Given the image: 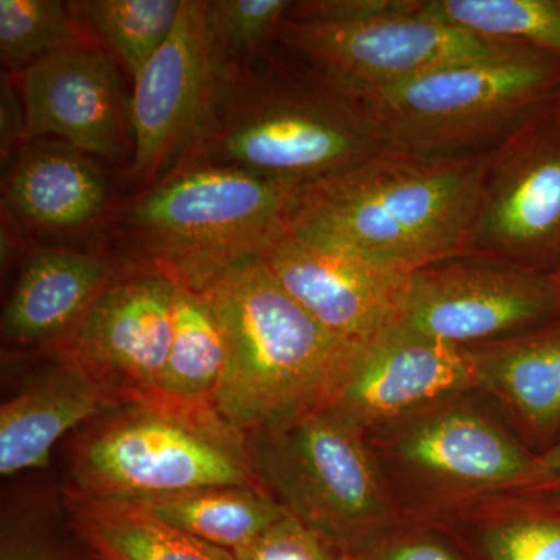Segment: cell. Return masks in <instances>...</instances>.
Masks as SVG:
<instances>
[{"mask_svg":"<svg viewBox=\"0 0 560 560\" xmlns=\"http://www.w3.org/2000/svg\"><path fill=\"white\" fill-rule=\"evenodd\" d=\"M485 154L429 160L383 150L305 184L285 232L405 275L456 259L474 217Z\"/></svg>","mask_w":560,"mask_h":560,"instance_id":"6da1fadb","label":"cell"},{"mask_svg":"<svg viewBox=\"0 0 560 560\" xmlns=\"http://www.w3.org/2000/svg\"><path fill=\"white\" fill-rule=\"evenodd\" d=\"M223 330L226 363L212 408L243 434L329 407L357 350L342 345L256 259L197 287Z\"/></svg>","mask_w":560,"mask_h":560,"instance_id":"7a4b0ae2","label":"cell"},{"mask_svg":"<svg viewBox=\"0 0 560 560\" xmlns=\"http://www.w3.org/2000/svg\"><path fill=\"white\" fill-rule=\"evenodd\" d=\"M340 92L382 150L429 160L480 156L559 97L560 57L517 44L385 86Z\"/></svg>","mask_w":560,"mask_h":560,"instance_id":"3957f363","label":"cell"},{"mask_svg":"<svg viewBox=\"0 0 560 560\" xmlns=\"http://www.w3.org/2000/svg\"><path fill=\"white\" fill-rule=\"evenodd\" d=\"M69 499L136 500L261 486L248 436L213 408L139 397L98 419L69 460Z\"/></svg>","mask_w":560,"mask_h":560,"instance_id":"277c9868","label":"cell"},{"mask_svg":"<svg viewBox=\"0 0 560 560\" xmlns=\"http://www.w3.org/2000/svg\"><path fill=\"white\" fill-rule=\"evenodd\" d=\"M248 444L261 488L346 555L408 518L370 438L335 408L256 431Z\"/></svg>","mask_w":560,"mask_h":560,"instance_id":"5b68a950","label":"cell"},{"mask_svg":"<svg viewBox=\"0 0 560 560\" xmlns=\"http://www.w3.org/2000/svg\"><path fill=\"white\" fill-rule=\"evenodd\" d=\"M401 511L418 521L492 497L539 493V455L459 397L370 434Z\"/></svg>","mask_w":560,"mask_h":560,"instance_id":"8992f818","label":"cell"},{"mask_svg":"<svg viewBox=\"0 0 560 560\" xmlns=\"http://www.w3.org/2000/svg\"><path fill=\"white\" fill-rule=\"evenodd\" d=\"M304 186L209 164L154 186L127 221L164 268L198 287L285 232Z\"/></svg>","mask_w":560,"mask_h":560,"instance_id":"52a82bcc","label":"cell"},{"mask_svg":"<svg viewBox=\"0 0 560 560\" xmlns=\"http://www.w3.org/2000/svg\"><path fill=\"white\" fill-rule=\"evenodd\" d=\"M201 138L210 165L301 184L383 151L355 106L320 75L259 81L212 117Z\"/></svg>","mask_w":560,"mask_h":560,"instance_id":"ba28073f","label":"cell"},{"mask_svg":"<svg viewBox=\"0 0 560 560\" xmlns=\"http://www.w3.org/2000/svg\"><path fill=\"white\" fill-rule=\"evenodd\" d=\"M460 257L551 276L560 268V95L482 161Z\"/></svg>","mask_w":560,"mask_h":560,"instance_id":"9c48e42d","label":"cell"},{"mask_svg":"<svg viewBox=\"0 0 560 560\" xmlns=\"http://www.w3.org/2000/svg\"><path fill=\"white\" fill-rule=\"evenodd\" d=\"M279 39L340 91L411 79L452 62L480 60L517 46L480 38L434 20L423 0L410 9L360 24H302L283 20Z\"/></svg>","mask_w":560,"mask_h":560,"instance_id":"30bf717a","label":"cell"},{"mask_svg":"<svg viewBox=\"0 0 560 560\" xmlns=\"http://www.w3.org/2000/svg\"><path fill=\"white\" fill-rule=\"evenodd\" d=\"M560 316L551 276L456 257L412 272L400 329L474 348Z\"/></svg>","mask_w":560,"mask_h":560,"instance_id":"8fae6325","label":"cell"},{"mask_svg":"<svg viewBox=\"0 0 560 560\" xmlns=\"http://www.w3.org/2000/svg\"><path fill=\"white\" fill-rule=\"evenodd\" d=\"M219 57L209 2L184 0L172 35L132 81L128 113L139 179L154 178L205 132L219 94Z\"/></svg>","mask_w":560,"mask_h":560,"instance_id":"7c38bea8","label":"cell"},{"mask_svg":"<svg viewBox=\"0 0 560 560\" xmlns=\"http://www.w3.org/2000/svg\"><path fill=\"white\" fill-rule=\"evenodd\" d=\"M256 259L324 329L357 352L399 327L411 275L319 248L289 232Z\"/></svg>","mask_w":560,"mask_h":560,"instance_id":"4fadbf2b","label":"cell"},{"mask_svg":"<svg viewBox=\"0 0 560 560\" xmlns=\"http://www.w3.org/2000/svg\"><path fill=\"white\" fill-rule=\"evenodd\" d=\"M474 393L481 388L469 349L397 327L359 350L329 407L370 436Z\"/></svg>","mask_w":560,"mask_h":560,"instance_id":"5bb4252c","label":"cell"},{"mask_svg":"<svg viewBox=\"0 0 560 560\" xmlns=\"http://www.w3.org/2000/svg\"><path fill=\"white\" fill-rule=\"evenodd\" d=\"M176 276L167 268L114 279L68 337L65 359L132 399L160 396L171 352Z\"/></svg>","mask_w":560,"mask_h":560,"instance_id":"9a60e30c","label":"cell"},{"mask_svg":"<svg viewBox=\"0 0 560 560\" xmlns=\"http://www.w3.org/2000/svg\"><path fill=\"white\" fill-rule=\"evenodd\" d=\"M27 138L54 136L84 153L124 156L119 77L102 51L75 46L55 51L22 72Z\"/></svg>","mask_w":560,"mask_h":560,"instance_id":"2e32d148","label":"cell"},{"mask_svg":"<svg viewBox=\"0 0 560 560\" xmlns=\"http://www.w3.org/2000/svg\"><path fill=\"white\" fill-rule=\"evenodd\" d=\"M127 390L77 361L44 374L0 408V474L40 469L68 431L132 401Z\"/></svg>","mask_w":560,"mask_h":560,"instance_id":"e0dca14e","label":"cell"},{"mask_svg":"<svg viewBox=\"0 0 560 560\" xmlns=\"http://www.w3.org/2000/svg\"><path fill=\"white\" fill-rule=\"evenodd\" d=\"M113 280L109 265L90 254L39 250L22 268L3 312V337L16 345L68 338Z\"/></svg>","mask_w":560,"mask_h":560,"instance_id":"ac0fdd59","label":"cell"},{"mask_svg":"<svg viewBox=\"0 0 560 560\" xmlns=\"http://www.w3.org/2000/svg\"><path fill=\"white\" fill-rule=\"evenodd\" d=\"M469 349L481 393L537 436L560 430V319Z\"/></svg>","mask_w":560,"mask_h":560,"instance_id":"d6986e66","label":"cell"},{"mask_svg":"<svg viewBox=\"0 0 560 560\" xmlns=\"http://www.w3.org/2000/svg\"><path fill=\"white\" fill-rule=\"evenodd\" d=\"M7 191L25 220L46 230L84 226L102 212L108 195L91 161L61 150H38L22 158Z\"/></svg>","mask_w":560,"mask_h":560,"instance_id":"ffe728a7","label":"cell"},{"mask_svg":"<svg viewBox=\"0 0 560 560\" xmlns=\"http://www.w3.org/2000/svg\"><path fill=\"white\" fill-rule=\"evenodd\" d=\"M127 501L172 528L235 551L289 515L261 486H224Z\"/></svg>","mask_w":560,"mask_h":560,"instance_id":"44dd1931","label":"cell"},{"mask_svg":"<svg viewBox=\"0 0 560 560\" xmlns=\"http://www.w3.org/2000/svg\"><path fill=\"white\" fill-rule=\"evenodd\" d=\"M431 523L469 534L481 560H560V495L492 497Z\"/></svg>","mask_w":560,"mask_h":560,"instance_id":"7402d4cb","label":"cell"},{"mask_svg":"<svg viewBox=\"0 0 560 560\" xmlns=\"http://www.w3.org/2000/svg\"><path fill=\"white\" fill-rule=\"evenodd\" d=\"M72 525L101 560H235L127 501L69 499Z\"/></svg>","mask_w":560,"mask_h":560,"instance_id":"603a6c76","label":"cell"},{"mask_svg":"<svg viewBox=\"0 0 560 560\" xmlns=\"http://www.w3.org/2000/svg\"><path fill=\"white\" fill-rule=\"evenodd\" d=\"M226 363L223 330L205 291L176 276L171 352L160 396L212 408Z\"/></svg>","mask_w":560,"mask_h":560,"instance_id":"cb8c5ba5","label":"cell"},{"mask_svg":"<svg viewBox=\"0 0 560 560\" xmlns=\"http://www.w3.org/2000/svg\"><path fill=\"white\" fill-rule=\"evenodd\" d=\"M184 0H86L69 2L77 21L84 22L138 79L172 35Z\"/></svg>","mask_w":560,"mask_h":560,"instance_id":"d4e9b609","label":"cell"},{"mask_svg":"<svg viewBox=\"0 0 560 560\" xmlns=\"http://www.w3.org/2000/svg\"><path fill=\"white\" fill-rule=\"evenodd\" d=\"M423 11L480 38L536 47L560 57L559 0H423Z\"/></svg>","mask_w":560,"mask_h":560,"instance_id":"484cf974","label":"cell"},{"mask_svg":"<svg viewBox=\"0 0 560 560\" xmlns=\"http://www.w3.org/2000/svg\"><path fill=\"white\" fill-rule=\"evenodd\" d=\"M81 46L79 21L60 0H0V57L9 70Z\"/></svg>","mask_w":560,"mask_h":560,"instance_id":"4316f807","label":"cell"},{"mask_svg":"<svg viewBox=\"0 0 560 560\" xmlns=\"http://www.w3.org/2000/svg\"><path fill=\"white\" fill-rule=\"evenodd\" d=\"M291 5L290 0L209 2L210 28L219 54L256 50L271 35H278Z\"/></svg>","mask_w":560,"mask_h":560,"instance_id":"83f0119b","label":"cell"},{"mask_svg":"<svg viewBox=\"0 0 560 560\" xmlns=\"http://www.w3.org/2000/svg\"><path fill=\"white\" fill-rule=\"evenodd\" d=\"M348 556L350 560H467L444 528L410 517Z\"/></svg>","mask_w":560,"mask_h":560,"instance_id":"f1b7e54d","label":"cell"},{"mask_svg":"<svg viewBox=\"0 0 560 560\" xmlns=\"http://www.w3.org/2000/svg\"><path fill=\"white\" fill-rule=\"evenodd\" d=\"M232 555L235 560H350L341 548L290 514Z\"/></svg>","mask_w":560,"mask_h":560,"instance_id":"f546056e","label":"cell"},{"mask_svg":"<svg viewBox=\"0 0 560 560\" xmlns=\"http://www.w3.org/2000/svg\"><path fill=\"white\" fill-rule=\"evenodd\" d=\"M415 0H307L293 2L287 21L346 25L381 20L410 9Z\"/></svg>","mask_w":560,"mask_h":560,"instance_id":"4dcf8cb0","label":"cell"},{"mask_svg":"<svg viewBox=\"0 0 560 560\" xmlns=\"http://www.w3.org/2000/svg\"><path fill=\"white\" fill-rule=\"evenodd\" d=\"M27 138V116L10 75H2L0 83V153L10 160L21 139Z\"/></svg>","mask_w":560,"mask_h":560,"instance_id":"1f68e13d","label":"cell"},{"mask_svg":"<svg viewBox=\"0 0 560 560\" xmlns=\"http://www.w3.org/2000/svg\"><path fill=\"white\" fill-rule=\"evenodd\" d=\"M0 560H58L49 545L32 533L3 530Z\"/></svg>","mask_w":560,"mask_h":560,"instance_id":"d6a6232c","label":"cell"},{"mask_svg":"<svg viewBox=\"0 0 560 560\" xmlns=\"http://www.w3.org/2000/svg\"><path fill=\"white\" fill-rule=\"evenodd\" d=\"M540 490L539 493L560 495V434L558 441L539 455Z\"/></svg>","mask_w":560,"mask_h":560,"instance_id":"836d02e7","label":"cell"},{"mask_svg":"<svg viewBox=\"0 0 560 560\" xmlns=\"http://www.w3.org/2000/svg\"><path fill=\"white\" fill-rule=\"evenodd\" d=\"M552 282H555L556 290H558L559 298H560V268L558 271L555 272V275H551Z\"/></svg>","mask_w":560,"mask_h":560,"instance_id":"e575fe53","label":"cell"}]
</instances>
